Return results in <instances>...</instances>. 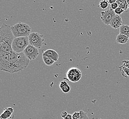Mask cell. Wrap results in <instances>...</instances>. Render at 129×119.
Returning <instances> with one entry per match:
<instances>
[{
	"mask_svg": "<svg viewBox=\"0 0 129 119\" xmlns=\"http://www.w3.org/2000/svg\"><path fill=\"white\" fill-rule=\"evenodd\" d=\"M28 38L29 44L38 49H40L44 43V36L38 33H31Z\"/></svg>",
	"mask_w": 129,
	"mask_h": 119,
	"instance_id": "5",
	"label": "cell"
},
{
	"mask_svg": "<svg viewBox=\"0 0 129 119\" xmlns=\"http://www.w3.org/2000/svg\"><path fill=\"white\" fill-rule=\"evenodd\" d=\"M118 8H119V6H118V3L116 2V3H113V4L110 5V9L114 11Z\"/></svg>",
	"mask_w": 129,
	"mask_h": 119,
	"instance_id": "22",
	"label": "cell"
},
{
	"mask_svg": "<svg viewBox=\"0 0 129 119\" xmlns=\"http://www.w3.org/2000/svg\"><path fill=\"white\" fill-rule=\"evenodd\" d=\"M116 0H109V1H108V2H109V3L110 4V5H111L114 3H116Z\"/></svg>",
	"mask_w": 129,
	"mask_h": 119,
	"instance_id": "25",
	"label": "cell"
},
{
	"mask_svg": "<svg viewBox=\"0 0 129 119\" xmlns=\"http://www.w3.org/2000/svg\"><path fill=\"white\" fill-rule=\"evenodd\" d=\"M42 56H45L54 60L55 62H57L59 59V55L55 50L52 49H48L43 52Z\"/></svg>",
	"mask_w": 129,
	"mask_h": 119,
	"instance_id": "11",
	"label": "cell"
},
{
	"mask_svg": "<svg viewBox=\"0 0 129 119\" xmlns=\"http://www.w3.org/2000/svg\"><path fill=\"white\" fill-rule=\"evenodd\" d=\"M29 45V42L28 37L15 38L12 44L13 51L17 53L23 52L25 49Z\"/></svg>",
	"mask_w": 129,
	"mask_h": 119,
	"instance_id": "4",
	"label": "cell"
},
{
	"mask_svg": "<svg viewBox=\"0 0 129 119\" xmlns=\"http://www.w3.org/2000/svg\"><path fill=\"white\" fill-rule=\"evenodd\" d=\"M59 87L62 90V92L65 94L69 93L71 90V87L67 83V82L64 81H63L60 82Z\"/></svg>",
	"mask_w": 129,
	"mask_h": 119,
	"instance_id": "14",
	"label": "cell"
},
{
	"mask_svg": "<svg viewBox=\"0 0 129 119\" xmlns=\"http://www.w3.org/2000/svg\"><path fill=\"white\" fill-rule=\"evenodd\" d=\"M23 53L26 56L30 61L35 59L38 56L39 50L36 47L29 44L24 50Z\"/></svg>",
	"mask_w": 129,
	"mask_h": 119,
	"instance_id": "9",
	"label": "cell"
},
{
	"mask_svg": "<svg viewBox=\"0 0 129 119\" xmlns=\"http://www.w3.org/2000/svg\"><path fill=\"white\" fill-rule=\"evenodd\" d=\"M115 15L116 14L114 13V11L109 9L101 12V19L104 24L109 25L112 19Z\"/></svg>",
	"mask_w": 129,
	"mask_h": 119,
	"instance_id": "8",
	"label": "cell"
},
{
	"mask_svg": "<svg viewBox=\"0 0 129 119\" xmlns=\"http://www.w3.org/2000/svg\"><path fill=\"white\" fill-rule=\"evenodd\" d=\"M129 38L124 35L120 34L117 36L116 41L119 44H125L129 41Z\"/></svg>",
	"mask_w": 129,
	"mask_h": 119,
	"instance_id": "13",
	"label": "cell"
},
{
	"mask_svg": "<svg viewBox=\"0 0 129 119\" xmlns=\"http://www.w3.org/2000/svg\"><path fill=\"white\" fill-rule=\"evenodd\" d=\"M14 111V109L12 107L6 108L4 109L3 112L0 115L1 119H8L10 118Z\"/></svg>",
	"mask_w": 129,
	"mask_h": 119,
	"instance_id": "12",
	"label": "cell"
},
{
	"mask_svg": "<svg viewBox=\"0 0 129 119\" xmlns=\"http://www.w3.org/2000/svg\"><path fill=\"white\" fill-rule=\"evenodd\" d=\"M72 115L73 119H79L81 117L80 112H75Z\"/></svg>",
	"mask_w": 129,
	"mask_h": 119,
	"instance_id": "21",
	"label": "cell"
},
{
	"mask_svg": "<svg viewBox=\"0 0 129 119\" xmlns=\"http://www.w3.org/2000/svg\"><path fill=\"white\" fill-rule=\"evenodd\" d=\"M116 3H118L119 7L122 8L123 10L126 11L128 8L129 7L126 1L125 0H117Z\"/></svg>",
	"mask_w": 129,
	"mask_h": 119,
	"instance_id": "16",
	"label": "cell"
},
{
	"mask_svg": "<svg viewBox=\"0 0 129 119\" xmlns=\"http://www.w3.org/2000/svg\"><path fill=\"white\" fill-rule=\"evenodd\" d=\"M109 2L108 1L103 0L101 1L99 3V5L98 7H100L103 9H105L107 8L109 6Z\"/></svg>",
	"mask_w": 129,
	"mask_h": 119,
	"instance_id": "18",
	"label": "cell"
},
{
	"mask_svg": "<svg viewBox=\"0 0 129 119\" xmlns=\"http://www.w3.org/2000/svg\"><path fill=\"white\" fill-rule=\"evenodd\" d=\"M15 38L11 29V27L3 23L0 28L1 50L8 54L13 52L12 44Z\"/></svg>",
	"mask_w": 129,
	"mask_h": 119,
	"instance_id": "2",
	"label": "cell"
},
{
	"mask_svg": "<svg viewBox=\"0 0 129 119\" xmlns=\"http://www.w3.org/2000/svg\"><path fill=\"white\" fill-rule=\"evenodd\" d=\"M42 59L44 63L47 66H51L55 62L54 60L45 56H42Z\"/></svg>",
	"mask_w": 129,
	"mask_h": 119,
	"instance_id": "17",
	"label": "cell"
},
{
	"mask_svg": "<svg viewBox=\"0 0 129 119\" xmlns=\"http://www.w3.org/2000/svg\"><path fill=\"white\" fill-rule=\"evenodd\" d=\"M82 72L78 68L72 67L68 70L67 73V77L70 82H76L81 79Z\"/></svg>",
	"mask_w": 129,
	"mask_h": 119,
	"instance_id": "7",
	"label": "cell"
},
{
	"mask_svg": "<svg viewBox=\"0 0 129 119\" xmlns=\"http://www.w3.org/2000/svg\"><path fill=\"white\" fill-rule=\"evenodd\" d=\"M120 34L124 35L129 38V26L128 25H122L119 28Z\"/></svg>",
	"mask_w": 129,
	"mask_h": 119,
	"instance_id": "15",
	"label": "cell"
},
{
	"mask_svg": "<svg viewBox=\"0 0 129 119\" xmlns=\"http://www.w3.org/2000/svg\"><path fill=\"white\" fill-rule=\"evenodd\" d=\"M79 112L81 114V117L79 119H88V117L86 112L82 110H81Z\"/></svg>",
	"mask_w": 129,
	"mask_h": 119,
	"instance_id": "19",
	"label": "cell"
},
{
	"mask_svg": "<svg viewBox=\"0 0 129 119\" xmlns=\"http://www.w3.org/2000/svg\"><path fill=\"white\" fill-rule=\"evenodd\" d=\"M126 1L127 3V4H128V7H129V0H127Z\"/></svg>",
	"mask_w": 129,
	"mask_h": 119,
	"instance_id": "26",
	"label": "cell"
},
{
	"mask_svg": "<svg viewBox=\"0 0 129 119\" xmlns=\"http://www.w3.org/2000/svg\"><path fill=\"white\" fill-rule=\"evenodd\" d=\"M0 70L8 73L10 71L9 54L2 50L0 52Z\"/></svg>",
	"mask_w": 129,
	"mask_h": 119,
	"instance_id": "6",
	"label": "cell"
},
{
	"mask_svg": "<svg viewBox=\"0 0 129 119\" xmlns=\"http://www.w3.org/2000/svg\"><path fill=\"white\" fill-rule=\"evenodd\" d=\"M11 29L15 37H28L31 33V28L27 23L20 22L12 27Z\"/></svg>",
	"mask_w": 129,
	"mask_h": 119,
	"instance_id": "3",
	"label": "cell"
},
{
	"mask_svg": "<svg viewBox=\"0 0 129 119\" xmlns=\"http://www.w3.org/2000/svg\"><path fill=\"white\" fill-rule=\"evenodd\" d=\"M124 10H123L121 8H118L115 10H114V12L116 15H119L122 14V13L124 12Z\"/></svg>",
	"mask_w": 129,
	"mask_h": 119,
	"instance_id": "20",
	"label": "cell"
},
{
	"mask_svg": "<svg viewBox=\"0 0 129 119\" xmlns=\"http://www.w3.org/2000/svg\"><path fill=\"white\" fill-rule=\"evenodd\" d=\"M68 114L67 113V112L64 111L62 112V113H61V117H62V118L64 119L67 116Z\"/></svg>",
	"mask_w": 129,
	"mask_h": 119,
	"instance_id": "23",
	"label": "cell"
},
{
	"mask_svg": "<svg viewBox=\"0 0 129 119\" xmlns=\"http://www.w3.org/2000/svg\"><path fill=\"white\" fill-rule=\"evenodd\" d=\"M64 119H73L72 114H68V115H67V116Z\"/></svg>",
	"mask_w": 129,
	"mask_h": 119,
	"instance_id": "24",
	"label": "cell"
},
{
	"mask_svg": "<svg viewBox=\"0 0 129 119\" xmlns=\"http://www.w3.org/2000/svg\"><path fill=\"white\" fill-rule=\"evenodd\" d=\"M30 60L23 52L17 53L13 51L9 54L10 71L11 74L22 71L27 67Z\"/></svg>",
	"mask_w": 129,
	"mask_h": 119,
	"instance_id": "1",
	"label": "cell"
},
{
	"mask_svg": "<svg viewBox=\"0 0 129 119\" xmlns=\"http://www.w3.org/2000/svg\"><path fill=\"white\" fill-rule=\"evenodd\" d=\"M123 21L121 17L119 15H116L112 19L110 23V26L113 28L116 29L120 28L122 25Z\"/></svg>",
	"mask_w": 129,
	"mask_h": 119,
	"instance_id": "10",
	"label": "cell"
}]
</instances>
